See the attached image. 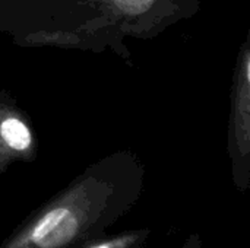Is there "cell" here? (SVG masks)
Wrapping results in <instances>:
<instances>
[{"instance_id": "5", "label": "cell", "mask_w": 250, "mask_h": 248, "mask_svg": "<svg viewBox=\"0 0 250 248\" xmlns=\"http://www.w3.org/2000/svg\"><path fill=\"white\" fill-rule=\"evenodd\" d=\"M151 228L125 229L116 234L95 237L78 248H144L151 237Z\"/></svg>"}, {"instance_id": "3", "label": "cell", "mask_w": 250, "mask_h": 248, "mask_svg": "<svg viewBox=\"0 0 250 248\" xmlns=\"http://www.w3.org/2000/svg\"><path fill=\"white\" fill-rule=\"evenodd\" d=\"M126 34L151 37L171 22L193 15L196 0H92Z\"/></svg>"}, {"instance_id": "2", "label": "cell", "mask_w": 250, "mask_h": 248, "mask_svg": "<svg viewBox=\"0 0 250 248\" xmlns=\"http://www.w3.org/2000/svg\"><path fill=\"white\" fill-rule=\"evenodd\" d=\"M229 156L231 175L237 191L246 193L250 187V41L240 47L230 91L229 115Z\"/></svg>"}, {"instance_id": "6", "label": "cell", "mask_w": 250, "mask_h": 248, "mask_svg": "<svg viewBox=\"0 0 250 248\" xmlns=\"http://www.w3.org/2000/svg\"><path fill=\"white\" fill-rule=\"evenodd\" d=\"M182 248H202V240H201V237L198 234H192L183 243Z\"/></svg>"}, {"instance_id": "4", "label": "cell", "mask_w": 250, "mask_h": 248, "mask_svg": "<svg viewBox=\"0 0 250 248\" xmlns=\"http://www.w3.org/2000/svg\"><path fill=\"white\" fill-rule=\"evenodd\" d=\"M38 148L31 117L10 92L0 89V175L15 164L34 162Z\"/></svg>"}, {"instance_id": "1", "label": "cell", "mask_w": 250, "mask_h": 248, "mask_svg": "<svg viewBox=\"0 0 250 248\" xmlns=\"http://www.w3.org/2000/svg\"><path fill=\"white\" fill-rule=\"evenodd\" d=\"M145 174L132 151L105 155L34 209L0 248H78L107 234L141 199Z\"/></svg>"}]
</instances>
